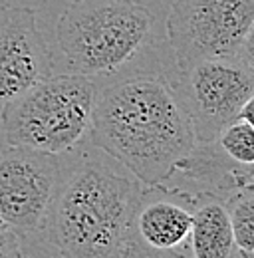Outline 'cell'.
<instances>
[{
    "label": "cell",
    "instance_id": "obj_1",
    "mask_svg": "<svg viewBox=\"0 0 254 258\" xmlns=\"http://www.w3.org/2000/svg\"><path fill=\"white\" fill-rule=\"evenodd\" d=\"M115 76L97 86L92 145L145 187L167 185L197 145L173 82L151 72Z\"/></svg>",
    "mask_w": 254,
    "mask_h": 258
},
{
    "label": "cell",
    "instance_id": "obj_2",
    "mask_svg": "<svg viewBox=\"0 0 254 258\" xmlns=\"http://www.w3.org/2000/svg\"><path fill=\"white\" fill-rule=\"evenodd\" d=\"M141 183L103 159L62 169L46 234L62 258H115L129 242Z\"/></svg>",
    "mask_w": 254,
    "mask_h": 258
},
{
    "label": "cell",
    "instance_id": "obj_3",
    "mask_svg": "<svg viewBox=\"0 0 254 258\" xmlns=\"http://www.w3.org/2000/svg\"><path fill=\"white\" fill-rule=\"evenodd\" d=\"M151 24L135 0H72L56 24L52 74L115 76L139 56Z\"/></svg>",
    "mask_w": 254,
    "mask_h": 258
},
{
    "label": "cell",
    "instance_id": "obj_4",
    "mask_svg": "<svg viewBox=\"0 0 254 258\" xmlns=\"http://www.w3.org/2000/svg\"><path fill=\"white\" fill-rule=\"evenodd\" d=\"M97 82L90 76L52 74L0 111L8 147L64 155L90 135Z\"/></svg>",
    "mask_w": 254,
    "mask_h": 258
},
{
    "label": "cell",
    "instance_id": "obj_5",
    "mask_svg": "<svg viewBox=\"0 0 254 258\" xmlns=\"http://www.w3.org/2000/svg\"><path fill=\"white\" fill-rule=\"evenodd\" d=\"M173 90L190 119L197 145L213 143L234 119L252 121V56L201 60L179 70Z\"/></svg>",
    "mask_w": 254,
    "mask_h": 258
},
{
    "label": "cell",
    "instance_id": "obj_6",
    "mask_svg": "<svg viewBox=\"0 0 254 258\" xmlns=\"http://www.w3.org/2000/svg\"><path fill=\"white\" fill-rule=\"evenodd\" d=\"M254 0H175L167 38L177 68L201 60L252 56Z\"/></svg>",
    "mask_w": 254,
    "mask_h": 258
},
{
    "label": "cell",
    "instance_id": "obj_7",
    "mask_svg": "<svg viewBox=\"0 0 254 258\" xmlns=\"http://www.w3.org/2000/svg\"><path fill=\"white\" fill-rule=\"evenodd\" d=\"M62 169L54 153L26 147L0 151V223L18 236L44 232Z\"/></svg>",
    "mask_w": 254,
    "mask_h": 258
},
{
    "label": "cell",
    "instance_id": "obj_8",
    "mask_svg": "<svg viewBox=\"0 0 254 258\" xmlns=\"http://www.w3.org/2000/svg\"><path fill=\"white\" fill-rule=\"evenodd\" d=\"M54 72L52 46L26 6H0V111Z\"/></svg>",
    "mask_w": 254,
    "mask_h": 258
},
{
    "label": "cell",
    "instance_id": "obj_9",
    "mask_svg": "<svg viewBox=\"0 0 254 258\" xmlns=\"http://www.w3.org/2000/svg\"><path fill=\"white\" fill-rule=\"evenodd\" d=\"M195 195L173 187L141 189L133 211L129 242L155 252H189Z\"/></svg>",
    "mask_w": 254,
    "mask_h": 258
},
{
    "label": "cell",
    "instance_id": "obj_10",
    "mask_svg": "<svg viewBox=\"0 0 254 258\" xmlns=\"http://www.w3.org/2000/svg\"><path fill=\"white\" fill-rule=\"evenodd\" d=\"M189 252L193 258H240L224 199L217 195H195Z\"/></svg>",
    "mask_w": 254,
    "mask_h": 258
},
{
    "label": "cell",
    "instance_id": "obj_11",
    "mask_svg": "<svg viewBox=\"0 0 254 258\" xmlns=\"http://www.w3.org/2000/svg\"><path fill=\"white\" fill-rule=\"evenodd\" d=\"M226 213L234 244L240 258H252L254 254V189L242 187L224 197Z\"/></svg>",
    "mask_w": 254,
    "mask_h": 258
},
{
    "label": "cell",
    "instance_id": "obj_12",
    "mask_svg": "<svg viewBox=\"0 0 254 258\" xmlns=\"http://www.w3.org/2000/svg\"><path fill=\"white\" fill-rule=\"evenodd\" d=\"M254 127L250 119L238 117L232 123H228L217 135L215 143L222 153L240 167H254Z\"/></svg>",
    "mask_w": 254,
    "mask_h": 258
},
{
    "label": "cell",
    "instance_id": "obj_13",
    "mask_svg": "<svg viewBox=\"0 0 254 258\" xmlns=\"http://www.w3.org/2000/svg\"><path fill=\"white\" fill-rule=\"evenodd\" d=\"M0 258H22L20 236L0 223Z\"/></svg>",
    "mask_w": 254,
    "mask_h": 258
},
{
    "label": "cell",
    "instance_id": "obj_14",
    "mask_svg": "<svg viewBox=\"0 0 254 258\" xmlns=\"http://www.w3.org/2000/svg\"><path fill=\"white\" fill-rule=\"evenodd\" d=\"M115 258H193L190 254H181V252H155V250H147L141 248L133 242H127L121 248V252Z\"/></svg>",
    "mask_w": 254,
    "mask_h": 258
}]
</instances>
